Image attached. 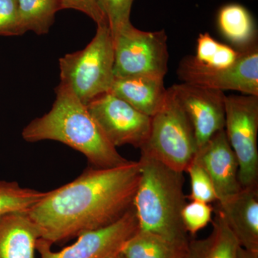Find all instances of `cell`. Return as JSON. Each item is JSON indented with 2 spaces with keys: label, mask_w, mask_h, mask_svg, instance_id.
Segmentation results:
<instances>
[{
  "label": "cell",
  "mask_w": 258,
  "mask_h": 258,
  "mask_svg": "<svg viewBox=\"0 0 258 258\" xmlns=\"http://www.w3.org/2000/svg\"><path fill=\"white\" fill-rule=\"evenodd\" d=\"M139 161L113 168H87L71 182L47 191L29 211L40 238L51 244L118 221L134 207Z\"/></svg>",
  "instance_id": "cell-1"
},
{
  "label": "cell",
  "mask_w": 258,
  "mask_h": 258,
  "mask_svg": "<svg viewBox=\"0 0 258 258\" xmlns=\"http://www.w3.org/2000/svg\"><path fill=\"white\" fill-rule=\"evenodd\" d=\"M55 93L50 111L24 128V140L30 143L45 140L60 142L83 154L93 167H117L130 162L108 141L71 88L60 83Z\"/></svg>",
  "instance_id": "cell-2"
},
{
  "label": "cell",
  "mask_w": 258,
  "mask_h": 258,
  "mask_svg": "<svg viewBox=\"0 0 258 258\" xmlns=\"http://www.w3.org/2000/svg\"><path fill=\"white\" fill-rule=\"evenodd\" d=\"M141 179L134 208L139 230L187 248L188 233L181 219L186 205L184 176L152 157L141 154Z\"/></svg>",
  "instance_id": "cell-3"
},
{
  "label": "cell",
  "mask_w": 258,
  "mask_h": 258,
  "mask_svg": "<svg viewBox=\"0 0 258 258\" xmlns=\"http://www.w3.org/2000/svg\"><path fill=\"white\" fill-rule=\"evenodd\" d=\"M60 83L83 104L110 92L114 81V45L108 23L97 25L96 35L83 50L59 59Z\"/></svg>",
  "instance_id": "cell-4"
},
{
  "label": "cell",
  "mask_w": 258,
  "mask_h": 258,
  "mask_svg": "<svg viewBox=\"0 0 258 258\" xmlns=\"http://www.w3.org/2000/svg\"><path fill=\"white\" fill-rule=\"evenodd\" d=\"M141 154L184 172L198 152L191 122L171 88L164 106L152 117L150 132Z\"/></svg>",
  "instance_id": "cell-5"
},
{
  "label": "cell",
  "mask_w": 258,
  "mask_h": 258,
  "mask_svg": "<svg viewBox=\"0 0 258 258\" xmlns=\"http://www.w3.org/2000/svg\"><path fill=\"white\" fill-rule=\"evenodd\" d=\"M115 78L147 76L164 78L169 52L165 30L142 31L129 24L113 37Z\"/></svg>",
  "instance_id": "cell-6"
},
{
  "label": "cell",
  "mask_w": 258,
  "mask_h": 258,
  "mask_svg": "<svg viewBox=\"0 0 258 258\" xmlns=\"http://www.w3.org/2000/svg\"><path fill=\"white\" fill-rule=\"evenodd\" d=\"M225 132L239 164L242 188L257 186L258 96H225Z\"/></svg>",
  "instance_id": "cell-7"
},
{
  "label": "cell",
  "mask_w": 258,
  "mask_h": 258,
  "mask_svg": "<svg viewBox=\"0 0 258 258\" xmlns=\"http://www.w3.org/2000/svg\"><path fill=\"white\" fill-rule=\"evenodd\" d=\"M178 76L183 83L212 89L231 90L258 96V47L254 43L242 49L238 60L230 67L216 69L188 56L180 62Z\"/></svg>",
  "instance_id": "cell-8"
},
{
  "label": "cell",
  "mask_w": 258,
  "mask_h": 258,
  "mask_svg": "<svg viewBox=\"0 0 258 258\" xmlns=\"http://www.w3.org/2000/svg\"><path fill=\"white\" fill-rule=\"evenodd\" d=\"M139 230L133 207L118 221L81 234L76 242L58 252L52 251V244L42 238L37 241L36 250L41 258H113Z\"/></svg>",
  "instance_id": "cell-9"
},
{
  "label": "cell",
  "mask_w": 258,
  "mask_h": 258,
  "mask_svg": "<svg viewBox=\"0 0 258 258\" xmlns=\"http://www.w3.org/2000/svg\"><path fill=\"white\" fill-rule=\"evenodd\" d=\"M86 107L115 147L132 145L141 148L147 140L152 117L139 111L113 93L97 97Z\"/></svg>",
  "instance_id": "cell-10"
},
{
  "label": "cell",
  "mask_w": 258,
  "mask_h": 258,
  "mask_svg": "<svg viewBox=\"0 0 258 258\" xmlns=\"http://www.w3.org/2000/svg\"><path fill=\"white\" fill-rule=\"evenodd\" d=\"M171 88L191 122L198 150L225 128V93L186 83L173 85Z\"/></svg>",
  "instance_id": "cell-11"
},
{
  "label": "cell",
  "mask_w": 258,
  "mask_h": 258,
  "mask_svg": "<svg viewBox=\"0 0 258 258\" xmlns=\"http://www.w3.org/2000/svg\"><path fill=\"white\" fill-rule=\"evenodd\" d=\"M195 159L211 178L217 201L242 189L239 180V164L225 129L219 131L197 152Z\"/></svg>",
  "instance_id": "cell-12"
},
{
  "label": "cell",
  "mask_w": 258,
  "mask_h": 258,
  "mask_svg": "<svg viewBox=\"0 0 258 258\" xmlns=\"http://www.w3.org/2000/svg\"><path fill=\"white\" fill-rule=\"evenodd\" d=\"M257 186L242 188L238 192L218 200L220 212L241 247L258 252Z\"/></svg>",
  "instance_id": "cell-13"
},
{
  "label": "cell",
  "mask_w": 258,
  "mask_h": 258,
  "mask_svg": "<svg viewBox=\"0 0 258 258\" xmlns=\"http://www.w3.org/2000/svg\"><path fill=\"white\" fill-rule=\"evenodd\" d=\"M110 92L149 117L160 111L168 89L164 78L139 76L115 78Z\"/></svg>",
  "instance_id": "cell-14"
},
{
  "label": "cell",
  "mask_w": 258,
  "mask_h": 258,
  "mask_svg": "<svg viewBox=\"0 0 258 258\" xmlns=\"http://www.w3.org/2000/svg\"><path fill=\"white\" fill-rule=\"evenodd\" d=\"M36 226L26 212L0 217V258H35Z\"/></svg>",
  "instance_id": "cell-15"
},
{
  "label": "cell",
  "mask_w": 258,
  "mask_h": 258,
  "mask_svg": "<svg viewBox=\"0 0 258 258\" xmlns=\"http://www.w3.org/2000/svg\"><path fill=\"white\" fill-rule=\"evenodd\" d=\"M212 221L208 237L190 241L184 258H236L240 245L220 212Z\"/></svg>",
  "instance_id": "cell-16"
},
{
  "label": "cell",
  "mask_w": 258,
  "mask_h": 258,
  "mask_svg": "<svg viewBox=\"0 0 258 258\" xmlns=\"http://www.w3.org/2000/svg\"><path fill=\"white\" fill-rule=\"evenodd\" d=\"M218 24L224 36L238 49L256 43L255 25L248 10L237 4L227 5L220 10Z\"/></svg>",
  "instance_id": "cell-17"
},
{
  "label": "cell",
  "mask_w": 258,
  "mask_h": 258,
  "mask_svg": "<svg viewBox=\"0 0 258 258\" xmlns=\"http://www.w3.org/2000/svg\"><path fill=\"white\" fill-rule=\"evenodd\" d=\"M187 249L139 230L127 241L120 254L124 258H184Z\"/></svg>",
  "instance_id": "cell-18"
},
{
  "label": "cell",
  "mask_w": 258,
  "mask_h": 258,
  "mask_svg": "<svg viewBox=\"0 0 258 258\" xmlns=\"http://www.w3.org/2000/svg\"><path fill=\"white\" fill-rule=\"evenodd\" d=\"M20 35L28 31L45 35L61 10L60 0H17Z\"/></svg>",
  "instance_id": "cell-19"
},
{
  "label": "cell",
  "mask_w": 258,
  "mask_h": 258,
  "mask_svg": "<svg viewBox=\"0 0 258 258\" xmlns=\"http://www.w3.org/2000/svg\"><path fill=\"white\" fill-rule=\"evenodd\" d=\"M46 193L23 187L16 181H0V217L29 211Z\"/></svg>",
  "instance_id": "cell-20"
},
{
  "label": "cell",
  "mask_w": 258,
  "mask_h": 258,
  "mask_svg": "<svg viewBox=\"0 0 258 258\" xmlns=\"http://www.w3.org/2000/svg\"><path fill=\"white\" fill-rule=\"evenodd\" d=\"M191 180V201H200L205 203L217 202L215 187L210 175L203 166L194 158L186 170Z\"/></svg>",
  "instance_id": "cell-21"
},
{
  "label": "cell",
  "mask_w": 258,
  "mask_h": 258,
  "mask_svg": "<svg viewBox=\"0 0 258 258\" xmlns=\"http://www.w3.org/2000/svg\"><path fill=\"white\" fill-rule=\"evenodd\" d=\"M134 0H98V5L104 15L112 37L122 28L131 24L130 15Z\"/></svg>",
  "instance_id": "cell-22"
},
{
  "label": "cell",
  "mask_w": 258,
  "mask_h": 258,
  "mask_svg": "<svg viewBox=\"0 0 258 258\" xmlns=\"http://www.w3.org/2000/svg\"><path fill=\"white\" fill-rule=\"evenodd\" d=\"M214 209L208 203L191 201L186 203L181 211V219L186 232L195 235L212 221Z\"/></svg>",
  "instance_id": "cell-23"
},
{
  "label": "cell",
  "mask_w": 258,
  "mask_h": 258,
  "mask_svg": "<svg viewBox=\"0 0 258 258\" xmlns=\"http://www.w3.org/2000/svg\"><path fill=\"white\" fill-rule=\"evenodd\" d=\"M0 35H20L17 0H0Z\"/></svg>",
  "instance_id": "cell-24"
},
{
  "label": "cell",
  "mask_w": 258,
  "mask_h": 258,
  "mask_svg": "<svg viewBox=\"0 0 258 258\" xmlns=\"http://www.w3.org/2000/svg\"><path fill=\"white\" fill-rule=\"evenodd\" d=\"M61 10L72 9L85 13L97 24L108 23L98 0H60Z\"/></svg>",
  "instance_id": "cell-25"
},
{
  "label": "cell",
  "mask_w": 258,
  "mask_h": 258,
  "mask_svg": "<svg viewBox=\"0 0 258 258\" xmlns=\"http://www.w3.org/2000/svg\"><path fill=\"white\" fill-rule=\"evenodd\" d=\"M220 42H217L209 33H201L198 39L195 59L203 64H208L216 53Z\"/></svg>",
  "instance_id": "cell-26"
},
{
  "label": "cell",
  "mask_w": 258,
  "mask_h": 258,
  "mask_svg": "<svg viewBox=\"0 0 258 258\" xmlns=\"http://www.w3.org/2000/svg\"><path fill=\"white\" fill-rule=\"evenodd\" d=\"M236 258H258V252H252L240 247Z\"/></svg>",
  "instance_id": "cell-27"
},
{
  "label": "cell",
  "mask_w": 258,
  "mask_h": 258,
  "mask_svg": "<svg viewBox=\"0 0 258 258\" xmlns=\"http://www.w3.org/2000/svg\"><path fill=\"white\" fill-rule=\"evenodd\" d=\"M113 258H124L123 257V256L121 255L120 254H118V255L115 256V257Z\"/></svg>",
  "instance_id": "cell-28"
},
{
  "label": "cell",
  "mask_w": 258,
  "mask_h": 258,
  "mask_svg": "<svg viewBox=\"0 0 258 258\" xmlns=\"http://www.w3.org/2000/svg\"></svg>",
  "instance_id": "cell-29"
}]
</instances>
